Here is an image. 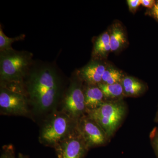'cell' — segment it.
Wrapping results in <instances>:
<instances>
[{
	"label": "cell",
	"mask_w": 158,
	"mask_h": 158,
	"mask_svg": "<svg viewBox=\"0 0 158 158\" xmlns=\"http://www.w3.org/2000/svg\"><path fill=\"white\" fill-rule=\"evenodd\" d=\"M127 113L126 105L122 100L107 101L97 109L86 112L101 127L110 139L121 126Z\"/></svg>",
	"instance_id": "obj_2"
},
{
	"label": "cell",
	"mask_w": 158,
	"mask_h": 158,
	"mask_svg": "<svg viewBox=\"0 0 158 158\" xmlns=\"http://www.w3.org/2000/svg\"><path fill=\"white\" fill-rule=\"evenodd\" d=\"M25 37L23 34L19 35L14 38H10L7 37L4 34L1 27L0 29V51L1 52L6 51L12 50L13 49L11 47V44L15 41L22 40Z\"/></svg>",
	"instance_id": "obj_16"
},
{
	"label": "cell",
	"mask_w": 158,
	"mask_h": 158,
	"mask_svg": "<svg viewBox=\"0 0 158 158\" xmlns=\"http://www.w3.org/2000/svg\"><path fill=\"white\" fill-rule=\"evenodd\" d=\"M77 122L62 111L53 112L40 130V143L55 147L76 128Z\"/></svg>",
	"instance_id": "obj_3"
},
{
	"label": "cell",
	"mask_w": 158,
	"mask_h": 158,
	"mask_svg": "<svg viewBox=\"0 0 158 158\" xmlns=\"http://www.w3.org/2000/svg\"><path fill=\"white\" fill-rule=\"evenodd\" d=\"M89 85L84 90L86 112L97 109L106 101L102 91L98 86Z\"/></svg>",
	"instance_id": "obj_10"
},
{
	"label": "cell",
	"mask_w": 158,
	"mask_h": 158,
	"mask_svg": "<svg viewBox=\"0 0 158 158\" xmlns=\"http://www.w3.org/2000/svg\"><path fill=\"white\" fill-rule=\"evenodd\" d=\"M151 13L153 17L158 21V2H156V5L151 9Z\"/></svg>",
	"instance_id": "obj_21"
},
{
	"label": "cell",
	"mask_w": 158,
	"mask_h": 158,
	"mask_svg": "<svg viewBox=\"0 0 158 158\" xmlns=\"http://www.w3.org/2000/svg\"><path fill=\"white\" fill-rule=\"evenodd\" d=\"M54 148L58 158H84L90 149L77 126Z\"/></svg>",
	"instance_id": "obj_5"
},
{
	"label": "cell",
	"mask_w": 158,
	"mask_h": 158,
	"mask_svg": "<svg viewBox=\"0 0 158 158\" xmlns=\"http://www.w3.org/2000/svg\"><path fill=\"white\" fill-rule=\"evenodd\" d=\"M151 144L155 154L156 158H158V127H154L149 134Z\"/></svg>",
	"instance_id": "obj_17"
},
{
	"label": "cell",
	"mask_w": 158,
	"mask_h": 158,
	"mask_svg": "<svg viewBox=\"0 0 158 158\" xmlns=\"http://www.w3.org/2000/svg\"><path fill=\"white\" fill-rule=\"evenodd\" d=\"M126 42L123 31L118 27H114L110 35L111 50L116 51L120 48Z\"/></svg>",
	"instance_id": "obj_14"
},
{
	"label": "cell",
	"mask_w": 158,
	"mask_h": 158,
	"mask_svg": "<svg viewBox=\"0 0 158 158\" xmlns=\"http://www.w3.org/2000/svg\"><path fill=\"white\" fill-rule=\"evenodd\" d=\"M77 127L90 149L105 146L111 140L101 127L87 114L78 121Z\"/></svg>",
	"instance_id": "obj_6"
},
{
	"label": "cell",
	"mask_w": 158,
	"mask_h": 158,
	"mask_svg": "<svg viewBox=\"0 0 158 158\" xmlns=\"http://www.w3.org/2000/svg\"><path fill=\"white\" fill-rule=\"evenodd\" d=\"M62 111L77 121L86 114L84 91L77 82L71 84L63 100Z\"/></svg>",
	"instance_id": "obj_8"
},
{
	"label": "cell",
	"mask_w": 158,
	"mask_h": 158,
	"mask_svg": "<svg viewBox=\"0 0 158 158\" xmlns=\"http://www.w3.org/2000/svg\"><path fill=\"white\" fill-rule=\"evenodd\" d=\"M18 158H28L26 156L23 155L22 154L19 153L18 154Z\"/></svg>",
	"instance_id": "obj_23"
},
{
	"label": "cell",
	"mask_w": 158,
	"mask_h": 158,
	"mask_svg": "<svg viewBox=\"0 0 158 158\" xmlns=\"http://www.w3.org/2000/svg\"><path fill=\"white\" fill-rule=\"evenodd\" d=\"M30 102L36 113H47L56 107L61 94V81L57 72L50 66L33 70L27 84Z\"/></svg>",
	"instance_id": "obj_1"
},
{
	"label": "cell",
	"mask_w": 158,
	"mask_h": 158,
	"mask_svg": "<svg viewBox=\"0 0 158 158\" xmlns=\"http://www.w3.org/2000/svg\"><path fill=\"white\" fill-rule=\"evenodd\" d=\"M0 158H16L13 145L9 144L3 146Z\"/></svg>",
	"instance_id": "obj_18"
},
{
	"label": "cell",
	"mask_w": 158,
	"mask_h": 158,
	"mask_svg": "<svg viewBox=\"0 0 158 158\" xmlns=\"http://www.w3.org/2000/svg\"><path fill=\"white\" fill-rule=\"evenodd\" d=\"M154 0H141V5L146 8L152 9L156 4Z\"/></svg>",
	"instance_id": "obj_20"
},
{
	"label": "cell",
	"mask_w": 158,
	"mask_h": 158,
	"mask_svg": "<svg viewBox=\"0 0 158 158\" xmlns=\"http://www.w3.org/2000/svg\"><path fill=\"white\" fill-rule=\"evenodd\" d=\"M105 66L98 62H93L85 66L81 72L82 78L89 85H96L101 83Z\"/></svg>",
	"instance_id": "obj_9"
},
{
	"label": "cell",
	"mask_w": 158,
	"mask_h": 158,
	"mask_svg": "<svg viewBox=\"0 0 158 158\" xmlns=\"http://www.w3.org/2000/svg\"><path fill=\"white\" fill-rule=\"evenodd\" d=\"M123 78L122 74L117 69H106L103 74L101 83L107 85L120 83Z\"/></svg>",
	"instance_id": "obj_15"
},
{
	"label": "cell",
	"mask_w": 158,
	"mask_h": 158,
	"mask_svg": "<svg viewBox=\"0 0 158 158\" xmlns=\"http://www.w3.org/2000/svg\"><path fill=\"white\" fill-rule=\"evenodd\" d=\"M0 109L5 115L27 116L29 113L27 100L24 94L3 87L0 91Z\"/></svg>",
	"instance_id": "obj_7"
},
{
	"label": "cell",
	"mask_w": 158,
	"mask_h": 158,
	"mask_svg": "<svg viewBox=\"0 0 158 158\" xmlns=\"http://www.w3.org/2000/svg\"><path fill=\"white\" fill-rule=\"evenodd\" d=\"M154 121L156 123H158V108L157 111L156 113Z\"/></svg>",
	"instance_id": "obj_22"
},
{
	"label": "cell",
	"mask_w": 158,
	"mask_h": 158,
	"mask_svg": "<svg viewBox=\"0 0 158 158\" xmlns=\"http://www.w3.org/2000/svg\"><path fill=\"white\" fill-rule=\"evenodd\" d=\"M127 3L130 10L135 11L141 5V0H128Z\"/></svg>",
	"instance_id": "obj_19"
},
{
	"label": "cell",
	"mask_w": 158,
	"mask_h": 158,
	"mask_svg": "<svg viewBox=\"0 0 158 158\" xmlns=\"http://www.w3.org/2000/svg\"><path fill=\"white\" fill-rule=\"evenodd\" d=\"M111 50L110 35L107 32L101 35L94 44V53L99 56H105Z\"/></svg>",
	"instance_id": "obj_13"
},
{
	"label": "cell",
	"mask_w": 158,
	"mask_h": 158,
	"mask_svg": "<svg viewBox=\"0 0 158 158\" xmlns=\"http://www.w3.org/2000/svg\"><path fill=\"white\" fill-rule=\"evenodd\" d=\"M121 83L123 87L125 96H139L145 90L144 84L133 77H124Z\"/></svg>",
	"instance_id": "obj_11"
},
{
	"label": "cell",
	"mask_w": 158,
	"mask_h": 158,
	"mask_svg": "<svg viewBox=\"0 0 158 158\" xmlns=\"http://www.w3.org/2000/svg\"><path fill=\"white\" fill-rule=\"evenodd\" d=\"M31 62V55L14 50L1 52L0 77L2 82L20 83Z\"/></svg>",
	"instance_id": "obj_4"
},
{
	"label": "cell",
	"mask_w": 158,
	"mask_h": 158,
	"mask_svg": "<svg viewBox=\"0 0 158 158\" xmlns=\"http://www.w3.org/2000/svg\"><path fill=\"white\" fill-rule=\"evenodd\" d=\"M98 86L102 91L106 100L108 99L114 100V101L121 100L120 98L125 95L123 87L121 83L112 85L101 83Z\"/></svg>",
	"instance_id": "obj_12"
}]
</instances>
